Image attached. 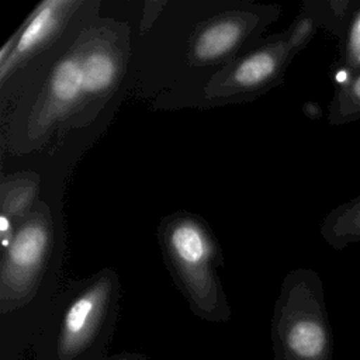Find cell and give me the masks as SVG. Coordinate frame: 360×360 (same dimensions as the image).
Here are the masks:
<instances>
[{
    "mask_svg": "<svg viewBox=\"0 0 360 360\" xmlns=\"http://www.w3.org/2000/svg\"><path fill=\"white\" fill-rule=\"evenodd\" d=\"M52 93L62 101L73 100L83 90L82 65L76 60H63L58 65L52 76Z\"/></svg>",
    "mask_w": 360,
    "mask_h": 360,
    "instance_id": "cell-7",
    "label": "cell"
},
{
    "mask_svg": "<svg viewBox=\"0 0 360 360\" xmlns=\"http://www.w3.org/2000/svg\"><path fill=\"white\" fill-rule=\"evenodd\" d=\"M352 90H353L354 97H356L357 100H360V76H359V79L354 82V84H353Z\"/></svg>",
    "mask_w": 360,
    "mask_h": 360,
    "instance_id": "cell-10",
    "label": "cell"
},
{
    "mask_svg": "<svg viewBox=\"0 0 360 360\" xmlns=\"http://www.w3.org/2000/svg\"><path fill=\"white\" fill-rule=\"evenodd\" d=\"M103 290L96 288L76 300L65 316V333L69 340H79L93 323L100 302Z\"/></svg>",
    "mask_w": 360,
    "mask_h": 360,
    "instance_id": "cell-4",
    "label": "cell"
},
{
    "mask_svg": "<svg viewBox=\"0 0 360 360\" xmlns=\"http://www.w3.org/2000/svg\"><path fill=\"white\" fill-rule=\"evenodd\" d=\"M59 3H45L42 4L37 13L31 17L30 22L22 30V34L20 35L15 51L17 53H24L30 49H32L39 41L45 38V35L52 30L53 21H55V7H58Z\"/></svg>",
    "mask_w": 360,
    "mask_h": 360,
    "instance_id": "cell-6",
    "label": "cell"
},
{
    "mask_svg": "<svg viewBox=\"0 0 360 360\" xmlns=\"http://www.w3.org/2000/svg\"><path fill=\"white\" fill-rule=\"evenodd\" d=\"M7 231H8V221H7V218L3 215V217H1V232L4 233V239H6V236H7Z\"/></svg>",
    "mask_w": 360,
    "mask_h": 360,
    "instance_id": "cell-11",
    "label": "cell"
},
{
    "mask_svg": "<svg viewBox=\"0 0 360 360\" xmlns=\"http://www.w3.org/2000/svg\"><path fill=\"white\" fill-rule=\"evenodd\" d=\"M83 90L98 91L105 89L114 77L115 68L108 55L94 52L89 55L82 63Z\"/></svg>",
    "mask_w": 360,
    "mask_h": 360,
    "instance_id": "cell-8",
    "label": "cell"
},
{
    "mask_svg": "<svg viewBox=\"0 0 360 360\" xmlns=\"http://www.w3.org/2000/svg\"><path fill=\"white\" fill-rule=\"evenodd\" d=\"M46 232L41 225L31 224L22 228L10 242L8 263L15 271H28L34 269L46 248Z\"/></svg>",
    "mask_w": 360,
    "mask_h": 360,
    "instance_id": "cell-1",
    "label": "cell"
},
{
    "mask_svg": "<svg viewBox=\"0 0 360 360\" xmlns=\"http://www.w3.org/2000/svg\"><path fill=\"white\" fill-rule=\"evenodd\" d=\"M170 243L176 256L187 267H200L208 259V242L195 224L177 225L172 232Z\"/></svg>",
    "mask_w": 360,
    "mask_h": 360,
    "instance_id": "cell-2",
    "label": "cell"
},
{
    "mask_svg": "<svg viewBox=\"0 0 360 360\" xmlns=\"http://www.w3.org/2000/svg\"><path fill=\"white\" fill-rule=\"evenodd\" d=\"M240 28L232 21L207 28L195 42V53L201 59H212L228 52L239 39Z\"/></svg>",
    "mask_w": 360,
    "mask_h": 360,
    "instance_id": "cell-3",
    "label": "cell"
},
{
    "mask_svg": "<svg viewBox=\"0 0 360 360\" xmlns=\"http://www.w3.org/2000/svg\"><path fill=\"white\" fill-rule=\"evenodd\" d=\"M288 346L302 357L318 356L325 346V333L319 323L305 319L297 322L288 333Z\"/></svg>",
    "mask_w": 360,
    "mask_h": 360,
    "instance_id": "cell-5",
    "label": "cell"
},
{
    "mask_svg": "<svg viewBox=\"0 0 360 360\" xmlns=\"http://www.w3.org/2000/svg\"><path fill=\"white\" fill-rule=\"evenodd\" d=\"M276 69V59L267 52H259L246 58L235 72V80L240 86H256L264 82Z\"/></svg>",
    "mask_w": 360,
    "mask_h": 360,
    "instance_id": "cell-9",
    "label": "cell"
}]
</instances>
